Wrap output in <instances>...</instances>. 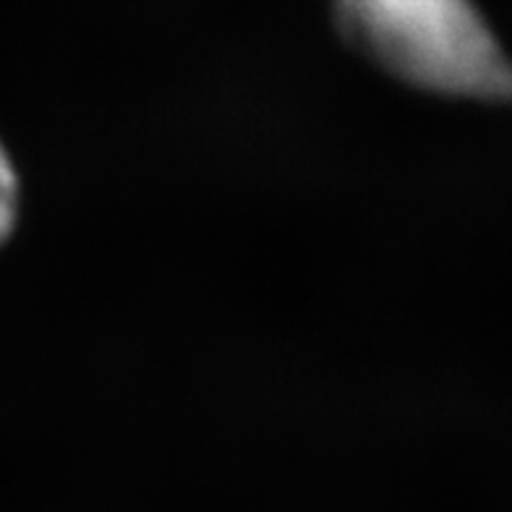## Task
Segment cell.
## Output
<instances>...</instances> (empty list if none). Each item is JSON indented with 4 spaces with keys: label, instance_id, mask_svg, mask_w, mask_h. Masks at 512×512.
I'll return each mask as SVG.
<instances>
[{
    "label": "cell",
    "instance_id": "1",
    "mask_svg": "<svg viewBox=\"0 0 512 512\" xmlns=\"http://www.w3.org/2000/svg\"><path fill=\"white\" fill-rule=\"evenodd\" d=\"M353 48L413 87L510 100L512 63L471 0H335Z\"/></svg>",
    "mask_w": 512,
    "mask_h": 512
},
{
    "label": "cell",
    "instance_id": "2",
    "mask_svg": "<svg viewBox=\"0 0 512 512\" xmlns=\"http://www.w3.org/2000/svg\"><path fill=\"white\" fill-rule=\"evenodd\" d=\"M16 209H19V181H16V170L8 160L6 149L0 144V246L14 230Z\"/></svg>",
    "mask_w": 512,
    "mask_h": 512
}]
</instances>
